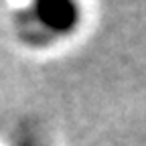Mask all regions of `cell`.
Here are the masks:
<instances>
[{"label": "cell", "instance_id": "obj_1", "mask_svg": "<svg viewBox=\"0 0 146 146\" xmlns=\"http://www.w3.org/2000/svg\"><path fill=\"white\" fill-rule=\"evenodd\" d=\"M36 18L45 25L49 31H69L75 25V6L67 2H41L36 4Z\"/></svg>", "mask_w": 146, "mask_h": 146}]
</instances>
